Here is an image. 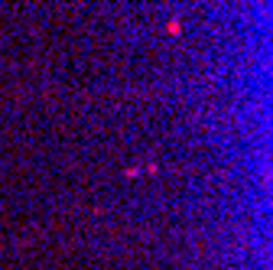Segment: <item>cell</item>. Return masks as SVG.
Instances as JSON below:
<instances>
[{
    "mask_svg": "<svg viewBox=\"0 0 273 270\" xmlns=\"http://www.w3.org/2000/svg\"><path fill=\"white\" fill-rule=\"evenodd\" d=\"M166 33H169V36H179V33H182V23H179V20H169V23H166Z\"/></svg>",
    "mask_w": 273,
    "mask_h": 270,
    "instance_id": "1",
    "label": "cell"
}]
</instances>
